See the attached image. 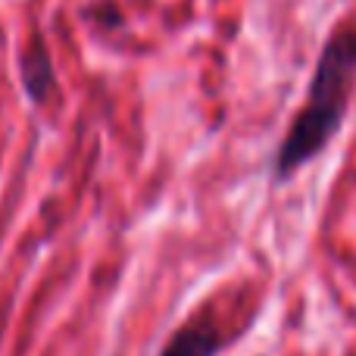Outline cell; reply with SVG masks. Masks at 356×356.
Masks as SVG:
<instances>
[{
  "label": "cell",
  "mask_w": 356,
  "mask_h": 356,
  "mask_svg": "<svg viewBox=\"0 0 356 356\" xmlns=\"http://www.w3.org/2000/svg\"><path fill=\"white\" fill-rule=\"evenodd\" d=\"M356 81V31L341 29L328 38L322 47V56L316 63L313 81H309V94L303 104L300 116L288 129L282 147L275 156V175L288 178L291 172L309 163L316 154L328 147L334 135H338L341 122L347 116Z\"/></svg>",
  "instance_id": "1"
},
{
  "label": "cell",
  "mask_w": 356,
  "mask_h": 356,
  "mask_svg": "<svg viewBox=\"0 0 356 356\" xmlns=\"http://www.w3.org/2000/svg\"><path fill=\"white\" fill-rule=\"evenodd\" d=\"M19 69H22V85L29 91V97L35 104L47 100V94L54 91V63H50V54L44 47V41H31L25 47L22 60H19Z\"/></svg>",
  "instance_id": "2"
},
{
  "label": "cell",
  "mask_w": 356,
  "mask_h": 356,
  "mask_svg": "<svg viewBox=\"0 0 356 356\" xmlns=\"http://www.w3.org/2000/svg\"><path fill=\"white\" fill-rule=\"evenodd\" d=\"M216 350H219V334L191 322L181 332H175V338L166 344L163 356H213Z\"/></svg>",
  "instance_id": "3"
}]
</instances>
